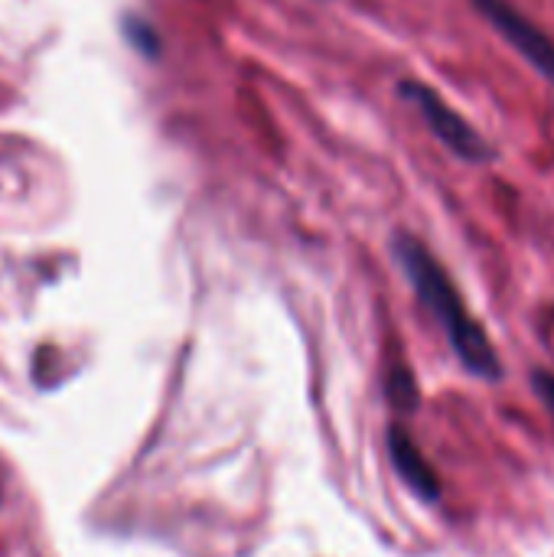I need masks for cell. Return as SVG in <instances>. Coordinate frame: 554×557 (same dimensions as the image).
Listing matches in <instances>:
<instances>
[{"label":"cell","instance_id":"6da1fadb","mask_svg":"<svg viewBox=\"0 0 554 557\" xmlns=\"http://www.w3.org/2000/svg\"><path fill=\"white\" fill-rule=\"evenodd\" d=\"M392 258L402 268V274L411 284L421 307L444 330V336H447L454 356L460 359V366L477 379L500 382L503 379V359H500L493 339L487 336V330L480 326V320L470 313V307L460 297V290H457L454 277L447 274V268L434 258V251L421 238H415L408 232H398L392 238Z\"/></svg>","mask_w":554,"mask_h":557},{"label":"cell","instance_id":"8992f818","mask_svg":"<svg viewBox=\"0 0 554 557\" xmlns=\"http://www.w3.org/2000/svg\"><path fill=\"white\" fill-rule=\"evenodd\" d=\"M389 392H392V398H395L402 408H415V401H418L415 379H411V372H405V369L392 372V379H389Z\"/></svg>","mask_w":554,"mask_h":557},{"label":"cell","instance_id":"5b68a950","mask_svg":"<svg viewBox=\"0 0 554 557\" xmlns=\"http://www.w3.org/2000/svg\"><path fill=\"white\" fill-rule=\"evenodd\" d=\"M121 29H124V39L131 42V49H137L144 59L160 55V33L144 16H124Z\"/></svg>","mask_w":554,"mask_h":557},{"label":"cell","instance_id":"3957f363","mask_svg":"<svg viewBox=\"0 0 554 557\" xmlns=\"http://www.w3.org/2000/svg\"><path fill=\"white\" fill-rule=\"evenodd\" d=\"M467 3L522 62H529L549 85H554V39L532 16H526L513 0H467Z\"/></svg>","mask_w":554,"mask_h":557},{"label":"cell","instance_id":"277c9868","mask_svg":"<svg viewBox=\"0 0 554 557\" xmlns=\"http://www.w3.org/2000/svg\"><path fill=\"white\" fill-rule=\"evenodd\" d=\"M389 457H392V467L395 473L402 476V483L424 503H441V480L434 473V467L424 460V454L418 450L415 437L392 424L389 428Z\"/></svg>","mask_w":554,"mask_h":557},{"label":"cell","instance_id":"7a4b0ae2","mask_svg":"<svg viewBox=\"0 0 554 557\" xmlns=\"http://www.w3.org/2000/svg\"><path fill=\"white\" fill-rule=\"evenodd\" d=\"M398 98L405 104H411L421 121L428 124V131L441 140V147H447L451 157L470 163V166H487V163H496L500 160V150L473 127L470 117H464L438 88H431L428 82L421 78H402L395 85Z\"/></svg>","mask_w":554,"mask_h":557},{"label":"cell","instance_id":"52a82bcc","mask_svg":"<svg viewBox=\"0 0 554 557\" xmlns=\"http://www.w3.org/2000/svg\"><path fill=\"white\" fill-rule=\"evenodd\" d=\"M532 388H535V395L542 398V405L549 408V414L554 418V375L552 372H545V369H535V372H532Z\"/></svg>","mask_w":554,"mask_h":557}]
</instances>
